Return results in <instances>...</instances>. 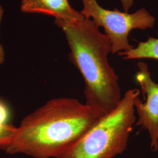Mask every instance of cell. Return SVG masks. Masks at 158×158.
Wrapping results in <instances>:
<instances>
[{
	"label": "cell",
	"instance_id": "1",
	"mask_svg": "<svg viewBox=\"0 0 158 158\" xmlns=\"http://www.w3.org/2000/svg\"><path fill=\"white\" fill-rule=\"evenodd\" d=\"M102 116L77 98H53L24 117L11 140L0 149L10 155L57 158Z\"/></svg>",
	"mask_w": 158,
	"mask_h": 158
},
{
	"label": "cell",
	"instance_id": "2",
	"mask_svg": "<svg viewBox=\"0 0 158 158\" xmlns=\"http://www.w3.org/2000/svg\"><path fill=\"white\" fill-rule=\"evenodd\" d=\"M65 35L69 60L79 70L85 83V103L102 115L113 111L122 100L119 77L110 64L111 42L90 19L80 21L55 19Z\"/></svg>",
	"mask_w": 158,
	"mask_h": 158
},
{
	"label": "cell",
	"instance_id": "3",
	"mask_svg": "<svg viewBox=\"0 0 158 158\" xmlns=\"http://www.w3.org/2000/svg\"><path fill=\"white\" fill-rule=\"evenodd\" d=\"M140 93L137 89L127 91L117 107L98 119L57 158H113L121 155L135 124L134 102Z\"/></svg>",
	"mask_w": 158,
	"mask_h": 158
},
{
	"label": "cell",
	"instance_id": "4",
	"mask_svg": "<svg viewBox=\"0 0 158 158\" xmlns=\"http://www.w3.org/2000/svg\"><path fill=\"white\" fill-rule=\"evenodd\" d=\"M83 8L80 13L85 18L90 19L99 27L104 29L111 42V52L129 51L134 48L129 43L130 32L135 29L152 28L155 18L142 8L134 13L110 10L100 6L96 0H82Z\"/></svg>",
	"mask_w": 158,
	"mask_h": 158
},
{
	"label": "cell",
	"instance_id": "5",
	"mask_svg": "<svg viewBox=\"0 0 158 158\" xmlns=\"http://www.w3.org/2000/svg\"><path fill=\"white\" fill-rule=\"evenodd\" d=\"M137 66L136 81L145 102L142 101L139 96L136 98L134 107L138 119L135 125L148 132L151 150L155 152L158 149V83L153 80L146 63L139 62Z\"/></svg>",
	"mask_w": 158,
	"mask_h": 158
},
{
	"label": "cell",
	"instance_id": "6",
	"mask_svg": "<svg viewBox=\"0 0 158 158\" xmlns=\"http://www.w3.org/2000/svg\"><path fill=\"white\" fill-rule=\"evenodd\" d=\"M21 10L23 13L42 14L65 21H80L85 18L72 7L68 0H22Z\"/></svg>",
	"mask_w": 158,
	"mask_h": 158
},
{
	"label": "cell",
	"instance_id": "7",
	"mask_svg": "<svg viewBox=\"0 0 158 158\" xmlns=\"http://www.w3.org/2000/svg\"><path fill=\"white\" fill-rule=\"evenodd\" d=\"M119 56L124 60L152 59L158 60V38L149 37L146 41L140 42L136 47L130 51L119 52Z\"/></svg>",
	"mask_w": 158,
	"mask_h": 158
},
{
	"label": "cell",
	"instance_id": "8",
	"mask_svg": "<svg viewBox=\"0 0 158 158\" xmlns=\"http://www.w3.org/2000/svg\"><path fill=\"white\" fill-rule=\"evenodd\" d=\"M16 130V127L10 124H0V148L10 142Z\"/></svg>",
	"mask_w": 158,
	"mask_h": 158
},
{
	"label": "cell",
	"instance_id": "9",
	"mask_svg": "<svg viewBox=\"0 0 158 158\" xmlns=\"http://www.w3.org/2000/svg\"><path fill=\"white\" fill-rule=\"evenodd\" d=\"M11 112L8 107L0 100V124H9Z\"/></svg>",
	"mask_w": 158,
	"mask_h": 158
},
{
	"label": "cell",
	"instance_id": "10",
	"mask_svg": "<svg viewBox=\"0 0 158 158\" xmlns=\"http://www.w3.org/2000/svg\"><path fill=\"white\" fill-rule=\"evenodd\" d=\"M124 11L128 12L133 4L134 0H120Z\"/></svg>",
	"mask_w": 158,
	"mask_h": 158
}]
</instances>
